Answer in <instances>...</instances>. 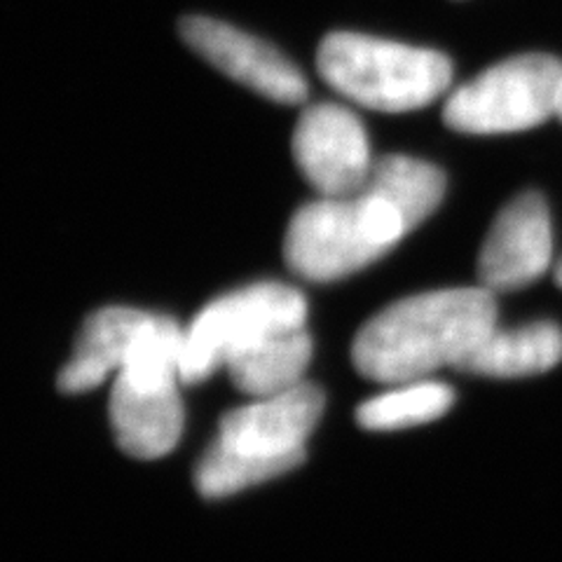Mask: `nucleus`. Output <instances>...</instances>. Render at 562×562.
Masks as SVG:
<instances>
[{
    "mask_svg": "<svg viewBox=\"0 0 562 562\" xmlns=\"http://www.w3.org/2000/svg\"><path fill=\"white\" fill-rule=\"evenodd\" d=\"M495 328V293L483 286L419 293L371 316L351 345V361L373 382H415L457 366Z\"/></svg>",
    "mask_w": 562,
    "mask_h": 562,
    "instance_id": "1",
    "label": "nucleus"
},
{
    "mask_svg": "<svg viewBox=\"0 0 562 562\" xmlns=\"http://www.w3.org/2000/svg\"><path fill=\"white\" fill-rule=\"evenodd\" d=\"M324 411L316 384L256 398L223 415L216 441L195 471V485L209 499L231 497L251 485L272 481L305 460V441Z\"/></svg>",
    "mask_w": 562,
    "mask_h": 562,
    "instance_id": "2",
    "label": "nucleus"
},
{
    "mask_svg": "<svg viewBox=\"0 0 562 562\" xmlns=\"http://www.w3.org/2000/svg\"><path fill=\"white\" fill-rule=\"evenodd\" d=\"M183 342L186 330L171 316L153 314L117 371L109 403L111 425L120 448L136 460L169 454L183 434Z\"/></svg>",
    "mask_w": 562,
    "mask_h": 562,
    "instance_id": "3",
    "label": "nucleus"
},
{
    "mask_svg": "<svg viewBox=\"0 0 562 562\" xmlns=\"http://www.w3.org/2000/svg\"><path fill=\"white\" fill-rule=\"evenodd\" d=\"M316 68L333 90L380 113L425 109L452 80V64L441 52L347 31L326 35Z\"/></svg>",
    "mask_w": 562,
    "mask_h": 562,
    "instance_id": "4",
    "label": "nucleus"
},
{
    "mask_svg": "<svg viewBox=\"0 0 562 562\" xmlns=\"http://www.w3.org/2000/svg\"><path fill=\"white\" fill-rule=\"evenodd\" d=\"M403 235L408 233L398 211L359 190L297 209L284 235V258L297 277L336 281L371 266Z\"/></svg>",
    "mask_w": 562,
    "mask_h": 562,
    "instance_id": "5",
    "label": "nucleus"
},
{
    "mask_svg": "<svg viewBox=\"0 0 562 562\" xmlns=\"http://www.w3.org/2000/svg\"><path fill=\"white\" fill-rule=\"evenodd\" d=\"M560 105L562 64L549 55H518L454 90L443 120L462 134H508L541 125Z\"/></svg>",
    "mask_w": 562,
    "mask_h": 562,
    "instance_id": "6",
    "label": "nucleus"
},
{
    "mask_svg": "<svg viewBox=\"0 0 562 562\" xmlns=\"http://www.w3.org/2000/svg\"><path fill=\"white\" fill-rule=\"evenodd\" d=\"M305 319V295L279 281H258L216 297L186 330L181 382L198 384L209 380L235 351L272 333L301 328Z\"/></svg>",
    "mask_w": 562,
    "mask_h": 562,
    "instance_id": "7",
    "label": "nucleus"
},
{
    "mask_svg": "<svg viewBox=\"0 0 562 562\" xmlns=\"http://www.w3.org/2000/svg\"><path fill=\"white\" fill-rule=\"evenodd\" d=\"M291 146L297 169L322 198L355 195L366 186L375 162L361 120L338 103L305 109L297 117Z\"/></svg>",
    "mask_w": 562,
    "mask_h": 562,
    "instance_id": "8",
    "label": "nucleus"
},
{
    "mask_svg": "<svg viewBox=\"0 0 562 562\" xmlns=\"http://www.w3.org/2000/svg\"><path fill=\"white\" fill-rule=\"evenodd\" d=\"M179 31L183 43L204 61L227 78L251 87L260 97L277 103L305 101L307 82L303 74L266 41L211 16H183Z\"/></svg>",
    "mask_w": 562,
    "mask_h": 562,
    "instance_id": "9",
    "label": "nucleus"
},
{
    "mask_svg": "<svg viewBox=\"0 0 562 562\" xmlns=\"http://www.w3.org/2000/svg\"><path fill=\"white\" fill-rule=\"evenodd\" d=\"M553 251L549 206L539 192H520L492 223L479 254V281L492 293L530 286Z\"/></svg>",
    "mask_w": 562,
    "mask_h": 562,
    "instance_id": "10",
    "label": "nucleus"
},
{
    "mask_svg": "<svg viewBox=\"0 0 562 562\" xmlns=\"http://www.w3.org/2000/svg\"><path fill=\"white\" fill-rule=\"evenodd\" d=\"M153 312L134 307H103L85 322L76 355L59 373V390L66 394H82L94 390L122 363L150 322Z\"/></svg>",
    "mask_w": 562,
    "mask_h": 562,
    "instance_id": "11",
    "label": "nucleus"
},
{
    "mask_svg": "<svg viewBox=\"0 0 562 562\" xmlns=\"http://www.w3.org/2000/svg\"><path fill=\"white\" fill-rule=\"evenodd\" d=\"M562 361V330L555 324L537 322L512 330H490L457 371L487 378H525L547 373Z\"/></svg>",
    "mask_w": 562,
    "mask_h": 562,
    "instance_id": "12",
    "label": "nucleus"
},
{
    "mask_svg": "<svg viewBox=\"0 0 562 562\" xmlns=\"http://www.w3.org/2000/svg\"><path fill=\"white\" fill-rule=\"evenodd\" d=\"M312 359V338L305 326L272 333L244 347L225 361L239 392L254 398L284 394L303 382Z\"/></svg>",
    "mask_w": 562,
    "mask_h": 562,
    "instance_id": "13",
    "label": "nucleus"
},
{
    "mask_svg": "<svg viewBox=\"0 0 562 562\" xmlns=\"http://www.w3.org/2000/svg\"><path fill=\"white\" fill-rule=\"evenodd\" d=\"M398 211L406 233L427 221L446 195L443 171L408 155L378 157L361 188Z\"/></svg>",
    "mask_w": 562,
    "mask_h": 562,
    "instance_id": "14",
    "label": "nucleus"
},
{
    "mask_svg": "<svg viewBox=\"0 0 562 562\" xmlns=\"http://www.w3.org/2000/svg\"><path fill=\"white\" fill-rule=\"evenodd\" d=\"M452 401L454 392L443 382H403L392 384L390 392L366 401L357 411V419L363 429L371 431L408 429L446 415Z\"/></svg>",
    "mask_w": 562,
    "mask_h": 562,
    "instance_id": "15",
    "label": "nucleus"
},
{
    "mask_svg": "<svg viewBox=\"0 0 562 562\" xmlns=\"http://www.w3.org/2000/svg\"><path fill=\"white\" fill-rule=\"evenodd\" d=\"M555 281H558V286L562 289V258L558 260V266H555Z\"/></svg>",
    "mask_w": 562,
    "mask_h": 562,
    "instance_id": "16",
    "label": "nucleus"
},
{
    "mask_svg": "<svg viewBox=\"0 0 562 562\" xmlns=\"http://www.w3.org/2000/svg\"><path fill=\"white\" fill-rule=\"evenodd\" d=\"M558 115H560V117H562V105H560V113H558Z\"/></svg>",
    "mask_w": 562,
    "mask_h": 562,
    "instance_id": "17",
    "label": "nucleus"
}]
</instances>
